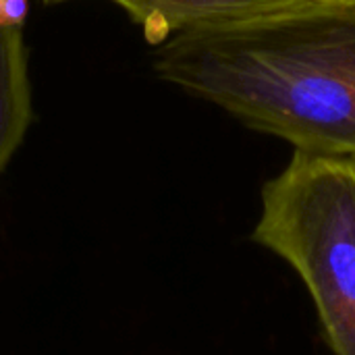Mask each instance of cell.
Returning a JSON list of instances; mask_svg holds the SVG:
<instances>
[{"label":"cell","instance_id":"5b68a950","mask_svg":"<svg viewBox=\"0 0 355 355\" xmlns=\"http://www.w3.org/2000/svg\"><path fill=\"white\" fill-rule=\"evenodd\" d=\"M27 0H0V23L23 25L27 15Z\"/></svg>","mask_w":355,"mask_h":355},{"label":"cell","instance_id":"6da1fadb","mask_svg":"<svg viewBox=\"0 0 355 355\" xmlns=\"http://www.w3.org/2000/svg\"><path fill=\"white\" fill-rule=\"evenodd\" d=\"M154 71L293 152L355 160V0L177 33Z\"/></svg>","mask_w":355,"mask_h":355},{"label":"cell","instance_id":"3957f363","mask_svg":"<svg viewBox=\"0 0 355 355\" xmlns=\"http://www.w3.org/2000/svg\"><path fill=\"white\" fill-rule=\"evenodd\" d=\"M352 0H119L152 46L177 33L218 29Z\"/></svg>","mask_w":355,"mask_h":355},{"label":"cell","instance_id":"7a4b0ae2","mask_svg":"<svg viewBox=\"0 0 355 355\" xmlns=\"http://www.w3.org/2000/svg\"><path fill=\"white\" fill-rule=\"evenodd\" d=\"M252 239L297 272L333 355H355V160L293 152Z\"/></svg>","mask_w":355,"mask_h":355},{"label":"cell","instance_id":"277c9868","mask_svg":"<svg viewBox=\"0 0 355 355\" xmlns=\"http://www.w3.org/2000/svg\"><path fill=\"white\" fill-rule=\"evenodd\" d=\"M33 119L23 25L0 23V175Z\"/></svg>","mask_w":355,"mask_h":355}]
</instances>
